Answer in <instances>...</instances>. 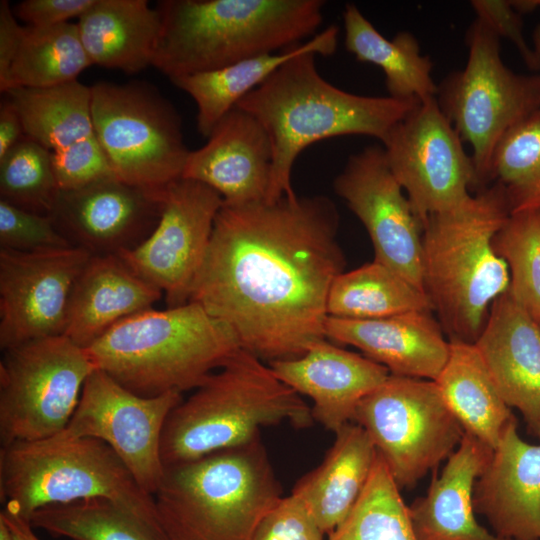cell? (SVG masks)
Segmentation results:
<instances>
[{
    "mask_svg": "<svg viewBox=\"0 0 540 540\" xmlns=\"http://www.w3.org/2000/svg\"><path fill=\"white\" fill-rule=\"evenodd\" d=\"M473 506L499 537L540 540V444L522 440L515 418L475 482Z\"/></svg>",
    "mask_w": 540,
    "mask_h": 540,
    "instance_id": "7402d4cb",
    "label": "cell"
},
{
    "mask_svg": "<svg viewBox=\"0 0 540 540\" xmlns=\"http://www.w3.org/2000/svg\"><path fill=\"white\" fill-rule=\"evenodd\" d=\"M90 65L77 24L23 26L19 48L0 90L62 85L77 80Z\"/></svg>",
    "mask_w": 540,
    "mask_h": 540,
    "instance_id": "d6a6232c",
    "label": "cell"
},
{
    "mask_svg": "<svg viewBox=\"0 0 540 540\" xmlns=\"http://www.w3.org/2000/svg\"><path fill=\"white\" fill-rule=\"evenodd\" d=\"M338 227L324 195L223 205L189 301L260 360L300 357L327 339L328 293L345 266Z\"/></svg>",
    "mask_w": 540,
    "mask_h": 540,
    "instance_id": "6da1fadb",
    "label": "cell"
},
{
    "mask_svg": "<svg viewBox=\"0 0 540 540\" xmlns=\"http://www.w3.org/2000/svg\"><path fill=\"white\" fill-rule=\"evenodd\" d=\"M153 496L165 540H251L282 498L260 439L165 469Z\"/></svg>",
    "mask_w": 540,
    "mask_h": 540,
    "instance_id": "52a82bcc",
    "label": "cell"
},
{
    "mask_svg": "<svg viewBox=\"0 0 540 540\" xmlns=\"http://www.w3.org/2000/svg\"><path fill=\"white\" fill-rule=\"evenodd\" d=\"M92 63L136 73L153 65L161 17L146 0H95L76 23Z\"/></svg>",
    "mask_w": 540,
    "mask_h": 540,
    "instance_id": "4316f807",
    "label": "cell"
},
{
    "mask_svg": "<svg viewBox=\"0 0 540 540\" xmlns=\"http://www.w3.org/2000/svg\"><path fill=\"white\" fill-rule=\"evenodd\" d=\"M465 42V67L438 84L435 98L462 141L471 146L482 189L492 180V157L499 141L540 110V75L518 74L506 66L500 38L477 18L467 29Z\"/></svg>",
    "mask_w": 540,
    "mask_h": 540,
    "instance_id": "9c48e42d",
    "label": "cell"
},
{
    "mask_svg": "<svg viewBox=\"0 0 540 540\" xmlns=\"http://www.w3.org/2000/svg\"><path fill=\"white\" fill-rule=\"evenodd\" d=\"M94 498L124 507L164 537L154 496L138 484L106 443L57 435L1 447L4 511L30 521L43 507Z\"/></svg>",
    "mask_w": 540,
    "mask_h": 540,
    "instance_id": "ba28073f",
    "label": "cell"
},
{
    "mask_svg": "<svg viewBox=\"0 0 540 540\" xmlns=\"http://www.w3.org/2000/svg\"><path fill=\"white\" fill-rule=\"evenodd\" d=\"M95 0H25L18 3L13 12L26 26L52 27L79 18Z\"/></svg>",
    "mask_w": 540,
    "mask_h": 540,
    "instance_id": "7bdbcfd3",
    "label": "cell"
},
{
    "mask_svg": "<svg viewBox=\"0 0 540 540\" xmlns=\"http://www.w3.org/2000/svg\"><path fill=\"white\" fill-rule=\"evenodd\" d=\"M536 7H540V0H535Z\"/></svg>",
    "mask_w": 540,
    "mask_h": 540,
    "instance_id": "c3c4849f",
    "label": "cell"
},
{
    "mask_svg": "<svg viewBox=\"0 0 540 540\" xmlns=\"http://www.w3.org/2000/svg\"><path fill=\"white\" fill-rule=\"evenodd\" d=\"M474 344L505 403L540 437V324L507 290Z\"/></svg>",
    "mask_w": 540,
    "mask_h": 540,
    "instance_id": "44dd1931",
    "label": "cell"
},
{
    "mask_svg": "<svg viewBox=\"0 0 540 540\" xmlns=\"http://www.w3.org/2000/svg\"><path fill=\"white\" fill-rule=\"evenodd\" d=\"M493 449L465 432L424 497L409 508L417 540H509L490 533L474 515L473 490Z\"/></svg>",
    "mask_w": 540,
    "mask_h": 540,
    "instance_id": "cb8c5ba5",
    "label": "cell"
},
{
    "mask_svg": "<svg viewBox=\"0 0 540 540\" xmlns=\"http://www.w3.org/2000/svg\"><path fill=\"white\" fill-rule=\"evenodd\" d=\"M328 540H417L409 508L378 453L361 496Z\"/></svg>",
    "mask_w": 540,
    "mask_h": 540,
    "instance_id": "e575fe53",
    "label": "cell"
},
{
    "mask_svg": "<svg viewBox=\"0 0 540 540\" xmlns=\"http://www.w3.org/2000/svg\"><path fill=\"white\" fill-rule=\"evenodd\" d=\"M269 366L283 383L312 399L313 418L334 433L354 420L360 401L390 375L383 365L326 339L300 357Z\"/></svg>",
    "mask_w": 540,
    "mask_h": 540,
    "instance_id": "ffe728a7",
    "label": "cell"
},
{
    "mask_svg": "<svg viewBox=\"0 0 540 540\" xmlns=\"http://www.w3.org/2000/svg\"><path fill=\"white\" fill-rule=\"evenodd\" d=\"M491 178L504 187L511 213L540 209V110L499 141Z\"/></svg>",
    "mask_w": 540,
    "mask_h": 540,
    "instance_id": "d590c367",
    "label": "cell"
},
{
    "mask_svg": "<svg viewBox=\"0 0 540 540\" xmlns=\"http://www.w3.org/2000/svg\"><path fill=\"white\" fill-rule=\"evenodd\" d=\"M95 136L119 180L163 188L180 179L190 153L181 118L156 88L144 82L91 86Z\"/></svg>",
    "mask_w": 540,
    "mask_h": 540,
    "instance_id": "30bf717a",
    "label": "cell"
},
{
    "mask_svg": "<svg viewBox=\"0 0 540 540\" xmlns=\"http://www.w3.org/2000/svg\"><path fill=\"white\" fill-rule=\"evenodd\" d=\"M0 518L8 525L13 540H41L34 532L35 528L29 520L4 510L0 512Z\"/></svg>",
    "mask_w": 540,
    "mask_h": 540,
    "instance_id": "bcb514c9",
    "label": "cell"
},
{
    "mask_svg": "<svg viewBox=\"0 0 540 540\" xmlns=\"http://www.w3.org/2000/svg\"><path fill=\"white\" fill-rule=\"evenodd\" d=\"M323 0H162L154 67L170 79L280 52L316 35Z\"/></svg>",
    "mask_w": 540,
    "mask_h": 540,
    "instance_id": "277c9868",
    "label": "cell"
},
{
    "mask_svg": "<svg viewBox=\"0 0 540 540\" xmlns=\"http://www.w3.org/2000/svg\"><path fill=\"white\" fill-rule=\"evenodd\" d=\"M429 311H411L370 320L328 316L326 338L354 346L390 374L435 380L443 369L450 342Z\"/></svg>",
    "mask_w": 540,
    "mask_h": 540,
    "instance_id": "603a6c76",
    "label": "cell"
},
{
    "mask_svg": "<svg viewBox=\"0 0 540 540\" xmlns=\"http://www.w3.org/2000/svg\"><path fill=\"white\" fill-rule=\"evenodd\" d=\"M163 190L110 177L59 191L49 217L73 247L91 255H119L137 247L155 229Z\"/></svg>",
    "mask_w": 540,
    "mask_h": 540,
    "instance_id": "ac0fdd59",
    "label": "cell"
},
{
    "mask_svg": "<svg viewBox=\"0 0 540 540\" xmlns=\"http://www.w3.org/2000/svg\"><path fill=\"white\" fill-rule=\"evenodd\" d=\"M17 109L25 135L51 152L93 136L91 86L78 80L48 88L5 92Z\"/></svg>",
    "mask_w": 540,
    "mask_h": 540,
    "instance_id": "4dcf8cb0",
    "label": "cell"
},
{
    "mask_svg": "<svg viewBox=\"0 0 540 540\" xmlns=\"http://www.w3.org/2000/svg\"><path fill=\"white\" fill-rule=\"evenodd\" d=\"M95 368L143 397L197 389L240 349L200 304L131 315L85 348Z\"/></svg>",
    "mask_w": 540,
    "mask_h": 540,
    "instance_id": "5b68a950",
    "label": "cell"
},
{
    "mask_svg": "<svg viewBox=\"0 0 540 540\" xmlns=\"http://www.w3.org/2000/svg\"><path fill=\"white\" fill-rule=\"evenodd\" d=\"M71 247L49 216L0 200V249L39 252Z\"/></svg>",
    "mask_w": 540,
    "mask_h": 540,
    "instance_id": "f35d334b",
    "label": "cell"
},
{
    "mask_svg": "<svg viewBox=\"0 0 540 540\" xmlns=\"http://www.w3.org/2000/svg\"><path fill=\"white\" fill-rule=\"evenodd\" d=\"M353 421L368 433L400 489L435 470L465 434L435 381L392 374L360 401Z\"/></svg>",
    "mask_w": 540,
    "mask_h": 540,
    "instance_id": "7c38bea8",
    "label": "cell"
},
{
    "mask_svg": "<svg viewBox=\"0 0 540 540\" xmlns=\"http://www.w3.org/2000/svg\"><path fill=\"white\" fill-rule=\"evenodd\" d=\"M30 523L71 540H165L145 521L102 498L43 507L31 516Z\"/></svg>",
    "mask_w": 540,
    "mask_h": 540,
    "instance_id": "836d02e7",
    "label": "cell"
},
{
    "mask_svg": "<svg viewBox=\"0 0 540 540\" xmlns=\"http://www.w3.org/2000/svg\"><path fill=\"white\" fill-rule=\"evenodd\" d=\"M333 188L367 230L374 260L425 292L423 227L391 172L383 147L369 145L349 155Z\"/></svg>",
    "mask_w": 540,
    "mask_h": 540,
    "instance_id": "2e32d148",
    "label": "cell"
},
{
    "mask_svg": "<svg viewBox=\"0 0 540 540\" xmlns=\"http://www.w3.org/2000/svg\"><path fill=\"white\" fill-rule=\"evenodd\" d=\"M494 245L509 269L508 290L540 324V209L511 213Z\"/></svg>",
    "mask_w": 540,
    "mask_h": 540,
    "instance_id": "74e56055",
    "label": "cell"
},
{
    "mask_svg": "<svg viewBox=\"0 0 540 540\" xmlns=\"http://www.w3.org/2000/svg\"><path fill=\"white\" fill-rule=\"evenodd\" d=\"M510 214L506 191L495 182L423 224V287L450 340L474 343L492 304L509 289L494 239Z\"/></svg>",
    "mask_w": 540,
    "mask_h": 540,
    "instance_id": "3957f363",
    "label": "cell"
},
{
    "mask_svg": "<svg viewBox=\"0 0 540 540\" xmlns=\"http://www.w3.org/2000/svg\"><path fill=\"white\" fill-rule=\"evenodd\" d=\"M162 296L119 256L91 255L74 283L64 335L87 348L119 321L151 309Z\"/></svg>",
    "mask_w": 540,
    "mask_h": 540,
    "instance_id": "d4e9b609",
    "label": "cell"
},
{
    "mask_svg": "<svg viewBox=\"0 0 540 540\" xmlns=\"http://www.w3.org/2000/svg\"><path fill=\"white\" fill-rule=\"evenodd\" d=\"M0 361L1 447L62 433L96 370L85 348L65 335L3 351Z\"/></svg>",
    "mask_w": 540,
    "mask_h": 540,
    "instance_id": "8fae6325",
    "label": "cell"
},
{
    "mask_svg": "<svg viewBox=\"0 0 540 540\" xmlns=\"http://www.w3.org/2000/svg\"><path fill=\"white\" fill-rule=\"evenodd\" d=\"M325 535L305 504L290 494L263 516L251 540H324Z\"/></svg>",
    "mask_w": 540,
    "mask_h": 540,
    "instance_id": "60d3db41",
    "label": "cell"
},
{
    "mask_svg": "<svg viewBox=\"0 0 540 540\" xmlns=\"http://www.w3.org/2000/svg\"><path fill=\"white\" fill-rule=\"evenodd\" d=\"M21 26L7 0L0 1V83L4 81L22 38Z\"/></svg>",
    "mask_w": 540,
    "mask_h": 540,
    "instance_id": "ee69618b",
    "label": "cell"
},
{
    "mask_svg": "<svg viewBox=\"0 0 540 540\" xmlns=\"http://www.w3.org/2000/svg\"><path fill=\"white\" fill-rule=\"evenodd\" d=\"M91 254L81 248L0 249V348L64 335L74 283Z\"/></svg>",
    "mask_w": 540,
    "mask_h": 540,
    "instance_id": "e0dca14e",
    "label": "cell"
},
{
    "mask_svg": "<svg viewBox=\"0 0 540 540\" xmlns=\"http://www.w3.org/2000/svg\"><path fill=\"white\" fill-rule=\"evenodd\" d=\"M449 342L448 359L434 381L464 431L494 450L515 417L475 344L461 340Z\"/></svg>",
    "mask_w": 540,
    "mask_h": 540,
    "instance_id": "f1b7e54d",
    "label": "cell"
},
{
    "mask_svg": "<svg viewBox=\"0 0 540 540\" xmlns=\"http://www.w3.org/2000/svg\"><path fill=\"white\" fill-rule=\"evenodd\" d=\"M335 435L322 463L299 479L291 492L328 536L354 508L377 457L371 438L359 424L349 422Z\"/></svg>",
    "mask_w": 540,
    "mask_h": 540,
    "instance_id": "484cf974",
    "label": "cell"
},
{
    "mask_svg": "<svg viewBox=\"0 0 540 540\" xmlns=\"http://www.w3.org/2000/svg\"><path fill=\"white\" fill-rule=\"evenodd\" d=\"M316 55L315 50H306L289 59L236 105L262 124L271 141L267 202L296 196L292 169L309 145L342 135H366L383 143L421 102L339 89L319 74Z\"/></svg>",
    "mask_w": 540,
    "mask_h": 540,
    "instance_id": "7a4b0ae2",
    "label": "cell"
},
{
    "mask_svg": "<svg viewBox=\"0 0 540 540\" xmlns=\"http://www.w3.org/2000/svg\"><path fill=\"white\" fill-rule=\"evenodd\" d=\"M182 393L170 391L143 397L126 389L101 370H94L66 429L67 438H94L106 443L149 494L159 489L165 467L162 435Z\"/></svg>",
    "mask_w": 540,
    "mask_h": 540,
    "instance_id": "5bb4252c",
    "label": "cell"
},
{
    "mask_svg": "<svg viewBox=\"0 0 540 540\" xmlns=\"http://www.w3.org/2000/svg\"><path fill=\"white\" fill-rule=\"evenodd\" d=\"M339 29L331 25L315 36L277 53L264 54L229 66L170 79L185 91L197 106L198 132L208 137L216 124L244 98L261 85L283 63L306 51L332 55L337 48Z\"/></svg>",
    "mask_w": 540,
    "mask_h": 540,
    "instance_id": "83f0119b",
    "label": "cell"
},
{
    "mask_svg": "<svg viewBox=\"0 0 540 540\" xmlns=\"http://www.w3.org/2000/svg\"><path fill=\"white\" fill-rule=\"evenodd\" d=\"M470 4L477 19L499 38H506L514 44L528 68H540L539 54L525 40L522 15L514 9L510 0H472Z\"/></svg>",
    "mask_w": 540,
    "mask_h": 540,
    "instance_id": "b9f144b4",
    "label": "cell"
},
{
    "mask_svg": "<svg viewBox=\"0 0 540 540\" xmlns=\"http://www.w3.org/2000/svg\"><path fill=\"white\" fill-rule=\"evenodd\" d=\"M223 203L221 195L209 186L180 178L164 187L161 216L152 233L134 249L117 256L140 278L160 289L168 307L186 304Z\"/></svg>",
    "mask_w": 540,
    "mask_h": 540,
    "instance_id": "9a60e30c",
    "label": "cell"
},
{
    "mask_svg": "<svg viewBox=\"0 0 540 540\" xmlns=\"http://www.w3.org/2000/svg\"><path fill=\"white\" fill-rule=\"evenodd\" d=\"M59 191L52 152L26 135L0 158V200L49 216Z\"/></svg>",
    "mask_w": 540,
    "mask_h": 540,
    "instance_id": "8d00e7d4",
    "label": "cell"
},
{
    "mask_svg": "<svg viewBox=\"0 0 540 540\" xmlns=\"http://www.w3.org/2000/svg\"><path fill=\"white\" fill-rule=\"evenodd\" d=\"M411 311H433L427 294L376 260L338 275L327 298V314L337 318L370 320Z\"/></svg>",
    "mask_w": 540,
    "mask_h": 540,
    "instance_id": "1f68e13d",
    "label": "cell"
},
{
    "mask_svg": "<svg viewBox=\"0 0 540 540\" xmlns=\"http://www.w3.org/2000/svg\"><path fill=\"white\" fill-rule=\"evenodd\" d=\"M382 147L422 227L430 215L464 203L471 188L480 189L472 157L435 97L397 123Z\"/></svg>",
    "mask_w": 540,
    "mask_h": 540,
    "instance_id": "4fadbf2b",
    "label": "cell"
},
{
    "mask_svg": "<svg viewBox=\"0 0 540 540\" xmlns=\"http://www.w3.org/2000/svg\"><path fill=\"white\" fill-rule=\"evenodd\" d=\"M201 148L190 151L181 178L217 191L223 205L266 199L272 170V145L262 124L238 107L213 128Z\"/></svg>",
    "mask_w": 540,
    "mask_h": 540,
    "instance_id": "d6986e66",
    "label": "cell"
},
{
    "mask_svg": "<svg viewBox=\"0 0 540 540\" xmlns=\"http://www.w3.org/2000/svg\"><path fill=\"white\" fill-rule=\"evenodd\" d=\"M52 165L60 191H70L115 177L95 134L52 152Z\"/></svg>",
    "mask_w": 540,
    "mask_h": 540,
    "instance_id": "ab89813d",
    "label": "cell"
},
{
    "mask_svg": "<svg viewBox=\"0 0 540 540\" xmlns=\"http://www.w3.org/2000/svg\"><path fill=\"white\" fill-rule=\"evenodd\" d=\"M312 410L270 366L240 349L170 413L162 435L165 469L260 439L261 428H306Z\"/></svg>",
    "mask_w": 540,
    "mask_h": 540,
    "instance_id": "8992f818",
    "label": "cell"
},
{
    "mask_svg": "<svg viewBox=\"0 0 540 540\" xmlns=\"http://www.w3.org/2000/svg\"><path fill=\"white\" fill-rule=\"evenodd\" d=\"M345 47L358 61L371 63L384 72L388 96L424 101L435 97L433 63L422 55L417 38L408 31L388 40L359 8L346 4L343 12Z\"/></svg>",
    "mask_w": 540,
    "mask_h": 540,
    "instance_id": "f546056e",
    "label": "cell"
},
{
    "mask_svg": "<svg viewBox=\"0 0 540 540\" xmlns=\"http://www.w3.org/2000/svg\"><path fill=\"white\" fill-rule=\"evenodd\" d=\"M533 39L535 50L540 56V25L534 31Z\"/></svg>",
    "mask_w": 540,
    "mask_h": 540,
    "instance_id": "7dc6e473",
    "label": "cell"
},
{
    "mask_svg": "<svg viewBox=\"0 0 540 540\" xmlns=\"http://www.w3.org/2000/svg\"><path fill=\"white\" fill-rule=\"evenodd\" d=\"M25 136L21 117L13 103L5 98L0 104V158Z\"/></svg>",
    "mask_w": 540,
    "mask_h": 540,
    "instance_id": "f6af8a7d",
    "label": "cell"
}]
</instances>
